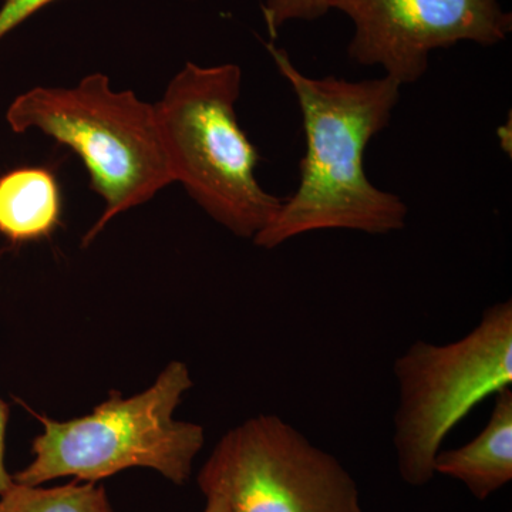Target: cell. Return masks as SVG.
Wrapping results in <instances>:
<instances>
[{
  "mask_svg": "<svg viewBox=\"0 0 512 512\" xmlns=\"http://www.w3.org/2000/svg\"><path fill=\"white\" fill-rule=\"evenodd\" d=\"M276 69L301 109L306 151L296 191L252 241L274 249L289 239L325 229L386 235L406 227L409 208L399 195L379 190L365 171V151L389 126L400 84L382 79L349 82L306 76L286 50L265 43Z\"/></svg>",
  "mask_w": 512,
  "mask_h": 512,
  "instance_id": "6da1fadb",
  "label": "cell"
},
{
  "mask_svg": "<svg viewBox=\"0 0 512 512\" xmlns=\"http://www.w3.org/2000/svg\"><path fill=\"white\" fill-rule=\"evenodd\" d=\"M6 120L15 133L40 131L83 161L103 200L84 247L114 218L173 184L156 107L131 90H114L106 74H89L73 87H33L12 101Z\"/></svg>",
  "mask_w": 512,
  "mask_h": 512,
  "instance_id": "7a4b0ae2",
  "label": "cell"
},
{
  "mask_svg": "<svg viewBox=\"0 0 512 512\" xmlns=\"http://www.w3.org/2000/svg\"><path fill=\"white\" fill-rule=\"evenodd\" d=\"M241 87L238 64L188 62L154 107L173 183L229 232L254 239L284 200L256 178L261 157L237 117Z\"/></svg>",
  "mask_w": 512,
  "mask_h": 512,
  "instance_id": "3957f363",
  "label": "cell"
},
{
  "mask_svg": "<svg viewBox=\"0 0 512 512\" xmlns=\"http://www.w3.org/2000/svg\"><path fill=\"white\" fill-rule=\"evenodd\" d=\"M192 384L187 365L171 362L144 392L131 397L113 392L87 416L66 421L36 416L43 431L33 440V460L13 481L42 485L74 477L96 484L130 468H148L171 483H188L204 429L175 420L174 413Z\"/></svg>",
  "mask_w": 512,
  "mask_h": 512,
  "instance_id": "277c9868",
  "label": "cell"
},
{
  "mask_svg": "<svg viewBox=\"0 0 512 512\" xmlns=\"http://www.w3.org/2000/svg\"><path fill=\"white\" fill-rule=\"evenodd\" d=\"M393 443L404 483L429 484L434 458L477 404L512 386V301L483 312L476 328L447 345L416 340L397 357Z\"/></svg>",
  "mask_w": 512,
  "mask_h": 512,
  "instance_id": "5b68a950",
  "label": "cell"
},
{
  "mask_svg": "<svg viewBox=\"0 0 512 512\" xmlns=\"http://www.w3.org/2000/svg\"><path fill=\"white\" fill-rule=\"evenodd\" d=\"M202 494L229 512H365L338 458L274 414L227 431L198 474Z\"/></svg>",
  "mask_w": 512,
  "mask_h": 512,
  "instance_id": "8992f818",
  "label": "cell"
},
{
  "mask_svg": "<svg viewBox=\"0 0 512 512\" xmlns=\"http://www.w3.org/2000/svg\"><path fill=\"white\" fill-rule=\"evenodd\" d=\"M355 25L348 53L399 83L419 82L431 52L460 42L495 46L512 30L500 0H333Z\"/></svg>",
  "mask_w": 512,
  "mask_h": 512,
  "instance_id": "52a82bcc",
  "label": "cell"
},
{
  "mask_svg": "<svg viewBox=\"0 0 512 512\" xmlns=\"http://www.w3.org/2000/svg\"><path fill=\"white\" fill-rule=\"evenodd\" d=\"M434 473L466 485L478 501H485L512 481V390L495 394L487 426L466 446L439 451Z\"/></svg>",
  "mask_w": 512,
  "mask_h": 512,
  "instance_id": "ba28073f",
  "label": "cell"
},
{
  "mask_svg": "<svg viewBox=\"0 0 512 512\" xmlns=\"http://www.w3.org/2000/svg\"><path fill=\"white\" fill-rule=\"evenodd\" d=\"M62 218V192L55 175L23 167L0 177V235L15 244L50 237Z\"/></svg>",
  "mask_w": 512,
  "mask_h": 512,
  "instance_id": "9c48e42d",
  "label": "cell"
},
{
  "mask_svg": "<svg viewBox=\"0 0 512 512\" xmlns=\"http://www.w3.org/2000/svg\"><path fill=\"white\" fill-rule=\"evenodd\" d=\"M0 512H113L106 490L94 483L59 487L13 483L0 495Z\"/></svg>",
  "mask_w": 512,
  "mask_h": 512,
  "instance_id": "30bf717a",
  "label": "cell"
},
{
  "mask_svg": "<svg viewBox=\"0 0 512 512\" xmlns=\"http://www.w3.org/2000/svg\"><path fill=\"white\" fill-rule=\"evenodd\" d=\"M333 9V0H266L262 13L272 40L291 20H315Z\"/></svg>",
  "mask_w": 512,
  "mask_h": 512,
  "instance_id": "8fae6325",
  "label": "cell"
},
{
  "mask_svg": "<svg viewBox=\"0 0 512 512\" xmlns=\"http://www.w3.org/2000/svg\"><path fill=\"white\" fill-rule=\"evenodd\" d=\"M56 0H5L0 6V40Z\"/></svg>",
  "mask_w": 512,
  "mask_h": 512,
  "instance_id": "7c38bea8",
  "label": "cell"
},
{
  "mask_svg": "<svg viewBox=\"0 0 512 512\" xmlns=\"http://www.w3.org/2000/svg\"><path fill=\"white\" fill-rule=\"evenodd\" d=\"M9 407L8 404L0 399V495L6 493L12 487L13 476H10L5 463L6 448V427H8Z\"/></svg>",
  "mask_w": 512,
  "mask_h": 512,
  "instance_id": "4fadbf2b",
  "label": "cell"
},
{
  "mask_svg": "<svg viewBox=\"0 0 512 512\" xmlns=\"http://www.w3.org/2000/svg\"><path fill=\"white\" fill-rule=\"evenodd\" d=\"M207 505L204 512H229L227 501L220 494H205Z\"/></svg>",
  "mask_w": 512,
  "mask_h": 512,
  "instance_id": "5bb4252c",
  "label": "cell"
}]
</instances>
